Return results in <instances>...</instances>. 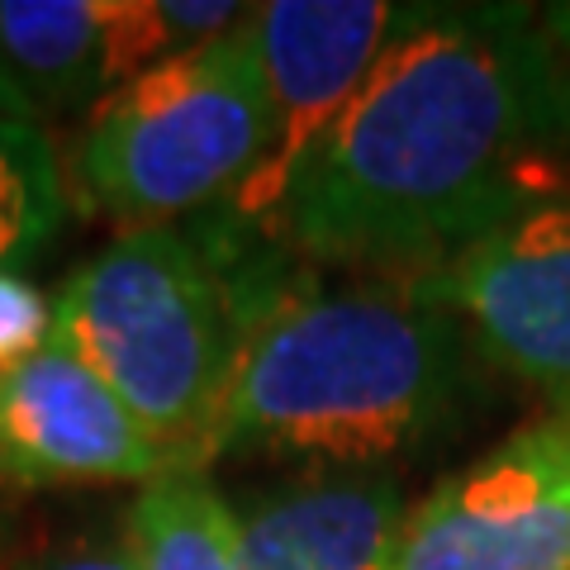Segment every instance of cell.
<instances>
[{
	"label": "cell",
	"mask_w": 570,
	"mask_h": 570,
	"mask_svg": "<svg viewBox=\"0 0 570 570\" xmlns=\"http://www.w3.org/2000/svg\"><path fill=\"white\" fill-rule=\"evenodd\" d=\"M52 343L115 390L171 466L200 471L238 347L234 295L209 247L171 224L124 228L67 276Z\"/></svg>",
	"instance_id": "3"
},
{
	"label": "cell",
	"mask_w": 570,
	"mask_h": 570,
	"mask_svg": "<svg viewBox=\"0 0 570 570\" xmlns=\"http://www.w3.org/2000/svg\"><path fill=\"white\" fill-rule=\"evenodd\" d=\"M570 81L528 6H409L262 234L299 257L438 272L566 195Z\"/></svg>",
	"instance_id": "1"
},
{
	"label": "cell",
	"mask_w": 570,
	"mask_h": 570,
	"mask_svg": "<svg viewBox=\"0 0 570 570\" xmlns=\"http://www.w3.org/2000/svg\"><path fill=\"white\" fill-rule=\"evenodd\" d=\"M276 110L257 6L228 33L148 67L105 96L77 142L86 200L129 228H157L234 200L272 148Z\"/></svg>",
	"instance_id": "4"
},
{
	"label": "cell",
	"mask_w": 570,
	"mask_h": 570,
	"mask_svg": "<svg viewBox=\"0 0 570 570\" xmlns=\"http://www.w3.org/2000/svg\"><path fill=\"white\" fill-rule=\"evenodd\" d=\"M119 0H0V105L29 124L96 110L119 91Z\"/></svg>",
	"instance_id": "10"
},
{
	"label": "cell",
	"mask_w": 570,
	"mask_h": 570,
	"mask_svg": "<svg viewBox=\"0 0 570 570\" xmlns=\"http://www.w3.org/2000/svg\"><path fill=\"white\" fill-rule=\"evenodd\" d=\"M404 494L390 475H314L238 513L243 570H400Z\"/></svg>",
	"instance_id": "9"
},
{
	"label": "cell",
	"mask_w": 570,
	"mask_h": 570,
	"mask_svg": "<svg viewBox=\"0 0 570 570\" xmlns=\"http://www.w3.org/2000/svg\"><path fill=\"white\" fill-rule=\"evenodd\" d=\"M228 295L238 347L200 461L253 452L371 466L433 438L471 390V337L419 285L333 291L253 262L228 276Z\"/></svg>",
	"instance_id": "2"
},
{
	"label": "cell",
	"mask_w": 570,
	"mask_h": 570,
	"mask_svg": "<svg viewBox=\"0 0 570 570\" xmlns=\"http://www.w3.org/2000/svg\"><path fill=\"white\" fill-rule=\"evenodd\" d=\"M400 570H570V404L409 504Z\"/></svg>",
	"instance_id": "5"
},
{
	"label": "cell",
	"mask_w": 570,
	"mask_h": 570,
	"mask_svg": "<svg viewBox=\"0 0 570 570\" xmlns=\"http://www.w3.org/2000/svg\"><path fill=\"white\" fill-rule=\"evenodd\" d=\"M62 219L67 186L48 134L0 105V272L39 257Z\"/></svg>",
	"instance_id": "12"
},
{
	"label": "cell",
	"mask_w": 570,
	"mask_h": 570,
	"mask_svg": "<svg viewBox=\"0 0 570 570\" xmlns=\"http://www.w3.org/2000/svg\"><path fill=\"white\" fill-rule=\"evenodd\" d=\"M176 471L119 395L62 343L0 371V480L24 490L119 485Z\"/></svg>",
	"instance_id": "8"
},
{
	"label": "cell",
	"mask_w": 570,
	"mask_h": 570,
	"mask_svg": "<svg viewBox=\"0 0 570 570\" xmlns=\"http://www.w3.org/2000/svg\"><path fill=\"white\" fill-rule=\"evenodd\" d=\"M52 337V305L39 295V285L24 276L0 272V371L29 362Z\"/></svg>",
	"instance_id": "13"
},
{
	"label": "cell",
	"mask_w": 570,
	"mask_h": 570,
	"mask_svg": "<svg viewBox=\"0 0 570 570\" xmlns=\"http://www.w3.org/2000/svg\"><path fill=\"white\" fill-rule=\"evenodd\" d=\"M409 6L385 0H272L257 6V39L266 81H272V148L262 167L234 195V214L243 224H266L291 190L295 171L305 167L314 142L343 115V105L362 86L381 48L395 39Z\"/></svg>",
	"instance_id": "7"
},
{
	"label": "cell",
	"mask_w": 570,
	"mask_h": 570,
	"mask_svg": "<svg viewBox=\"0 0 570 570\" xmlns=\"http://www.w3.org/2000/svg\"><path fill=\"white\" fill-rule=\"evenodd\" d=\"M20 570H142L129 532H91V538L62 542L43 557L24 561Z\"/></svg>",
	"instance_id": "14"
},
{
	"label": "cell",
	"mask_w": 570,
	"mask_h": 570,
	"mask_svg": "<svg viewBox=\"0 0 570 570\" xmlns=\"http://www.w3.org/2000/svg\"><path fill=\"white\" fill-rule=\"evenodd\" d=\"M124 532L142 570H243L238 509L200 471L176 466L148 480Z\"/></svg>",
	"instance_id": "11"
},
{
	"label": "cell",
	"mask_w": 570,
	"mask_h": 570,
	"mask_svg": "<svg viewBox=\"0 0 570 570\" xmlns=\"http://www.w3.org/2000/svg\"><path fill=\"white\" fill-rule=\"evenodd\" d=\"M471 347L523 385L570 404V195L509 219L414 281Z\"/></svg>",
	"instance_id": "6"
},
{
	"label": "cell",
	"mask_w": 570,
	"mask_h": 570,
	"mask_svg": "<svg viewBox=\"0 0 570 570\" xmlns=\"http://www.w3.org/2000/svg\"><path fill=\"white\" fill-rule=\"evenodd\" d=\"M542 33H547V43L551 52H557V62L566 71V81H570V6H542Z\"/></svg>",
	"instance_id": "15"
}]
</instances>
